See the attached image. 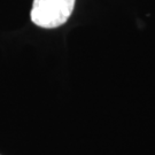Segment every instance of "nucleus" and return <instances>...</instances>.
Listing matches in <instances>:
<instances>
[{"label": "nucleus", "mask_w": 155, "mask_h": 155, "mask_svg": "<svg viewBox=\"0 0 155 155\" xmlns=\"http://www.w3.org/2000/svg\"><path fill=\"white\" fill-rule=\"evenodd\" d=\"M76 0H33L30 17L37 27L54 29L61 27L72 14Z\"/></svg>", "instance_id": "1"}]
</instances>
